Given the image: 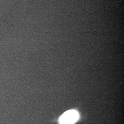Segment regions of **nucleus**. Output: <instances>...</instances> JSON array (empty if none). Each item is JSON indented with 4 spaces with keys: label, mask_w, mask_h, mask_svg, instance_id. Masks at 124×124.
<instances>
[{
    "label": "nucleus",
    "mask_w": 124,
    "mask_h": 124,
    "mask_svg": "<svg viewBox=\"0 0 124 124\" xmlns=\"http://www.w3.org/2000/svg\"><path fill=\"white\" fill-rule=\"evenodd\" d=\"M80 116L75 110L67 111L60 116L58 119L59 124H75L79 120Z\"/></svg>",
    "instance_id": "nucleus-1"
}]
</instances>
